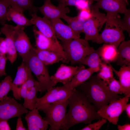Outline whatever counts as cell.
<instances>
[{
  "label": "cell",
  "mask_w": 130,
  "mask_h": 130,
  "mask_svg": "<svg viewBox=\"0 0 130 130\" xmlns=\"http://www.w3.org/2000/svg\"><path fill=\"white\" fill-rule=\"evenodd\" d=\"M69 109L60 130H67L77 124L91 123L102 118L84 94L76 88L68 99Z\"/></svg>",
  "instance_id": "1"
},
{
  "label": "cell",
  "mask_w": 130,
  "mask_h": 130,
  "mask_svg": "<svg viewBox=\"0 0 130 130\" xmlns=\"http://www.w3.org/2000/svg\"><path fill=\"white\" fill-rule=\"evenodd\" d=\"M76 88L84 94L97 111L111 102L123 97L111 91L107 84L97 75H92Z\"/></svg>",
  "instance_id": "2"
},
{
  "label": "cell",
  "mask_w": 130,
  "mask_h": 130,
  "mask_svg": "<svg viewBox=\"0 0 130 130\" xmlns=\"http://www.w3.org/2000/svg\"><path fill=\"white\" fill-rule=\"evenodd\" d=\"M88 41L80 38L61 41L66 57L64 63H70L72 65L79 64L94 51L95 49L90 46Z\"/></svg>",
  "instance_id": "3"
},
{
  "label": "cell",
  "mask_w": 130,
  "mask_h": 130,
  "mask_svg": "<svg viewBox=\"0 0 130 130\" xmlns=\"http://www.w3.org/2000/svg\"><path fill=\"white\" fill-rule=\"evenodd\" d=\"M104 28L99 34L95 42L98 44L104 43L113 45L117 48L125 37L124 31L119 23L120 16L119 14L111 15L107 14Z\"/></svg>",
  "instance_id": "4"
},
{
  "label": "cell",
  "mask_w": 130,
  "mask_h": 130,
  "mask_svg": "<svg viewBox=\"0 0 130 130\" xmlns=\"http://www.w3.org/2000/svg\"><path fill=\"white\" fill-rule=\"evenodd\" d=\"M68 105V99L46 104L37 109L45 113V116L44 119L50 125L49 130L60 129L66 117V108Z\"/></svg>",
  "instance_id": "5"
},
{
  "label": "cell",
  "mask_w": 130,
  "mask_h": 130,
  "mask_svg": "<svg viewBox=\"0 0 130 130\" xmlns=\"http://www.w3.org/2000/svg\"><path fill=\"white\" fill-rule=\"evenodd\" d=\"M22 61L36 77L40 88V94L54 86L46 66L38 58L33 47Z\"/></svg>",
  "instance_id": "6"
},
{
  "label": "cell",
  "mask_w": 130,
  "mask_h": 130,
  "mask_svg": "<svg viewBox=\"0 0 130 130\" xmlns=\"http://www.w3.org/2000/svg\"><path fill=\"white\" fill-rule=\"evenodd\" d=\"M91 15L85 22L83 27L84 39L95 42L99 32L106 20V15L100 12L99 9L91 5Z\"/></svg>",
  "instance_id": "7"
},
{
  "label": "cell",
  "mask_w": 130,
  "mask_h": 130,
  "mask_svg": "<svg viewBox=\"0 0 130 130\" xmlns=\"http://www.w3.org/2000/svg\"><path fill=\"white\" fill-rule=\"evenodd\" d=\"M130 96H125L114 100L97 111L102 118L106 119L113 124H117L119 117L125 110Z\"/></svg>",
  "instance_id": "8"
},
{
  "label": "cell",
  "mask_w": 130,
  "mask_h": 130,
  "mask_svg": "<svg viewBox=\"0 0 130 130\" xmlns=\"http://www.w3.org/2000/svg\"><path fill=\"white\" fill-rule=\"evenodd\" d=\"M74 89H70L64 85L51 87L47 90V92L43 96L37 98L34 108L38 109L46 104L67 100L73 92Z\"/></svg>",
  "instance_id": "9"
},
{
  "label": "cell",
  "mask_w": 130,
  "mask_h": 130,
  "mask_svg": "<svg viewBox=\"0 0 130 130\" xmlns=\"http://www.w3.org/2000/svg\"><path fill=\"white\" fill-rule=\"evenodd\" d=\"M29 111L14 98L7 96L0 101V120L21 116Z\"/></svg>",
  "instance_id": "10"
},
{
  "label": "cell",
  "mask_w": 130,
  "mask_h": 130,
  "mask_svg": "<svg viewBox=\"0 0 130 130\" xmlns=\"http://www.w3.org/2000/svg\"><path fill=\"white\" fill-rule=\"evenodd\" d=\"M25 26L17 25L14 26L13 37L17 52L22 58H26L33 47L29 38L24 31Z\"/></svg>",
  "instance_id": "11"
},
{
  "label": "cell",
  "mask_w": 130,
  "mask_h": 130,
  "mask_svg": "<svg viewBox=\"0 0 130 130\" xmlns=\"http://www.w3.org/2000/svg\"><path fill=\"white\" fill-rule=\"evenodd\" d=\"M32 30L35 39L36 48L56 52L63 57L64 59L63 62L64 63L66 59L65 56L62 45L59 42L46 37L41 33L35 26L33 27Z\"/></svg>",
  "instance_id": "12"
},
{
  "label": "cell",
  "mask_w": 130,
  "mask_h": 130,
  "mask_svg": "<svg viewBox=\"0 0 130 130\" xmlns=\"http://www.w3.org/2000/svg\"><path fill=\"white\" fill-rule=\"evenodd\" d=\"M80 64L76 66L61 65L54 74L50 77L53 86L58 83L65 85L69 82L80 70L85 68L83 65Z\"/></svg>",
  "instance_id": "13"
},
{
  "label": "cell",
  "mask_w": 130,
  "mask_h": 130,
  "mask_svg": "<svg viewBox=\"0 0 130 130\" xmlns=\"http://www.w3.org/2000/svg\"><path fill=\"white\" fill-rule=\"evenodd\" d=\"M127 0H100L93 5L105 11L107 14L116 15L124 14L127 10Z\"/></svg>",
  "instance_id": "14"
},
{
  "label": "cell",
  "mask_w": 130,
  "mask_h": 130,
  "mask_svg": "<svg viewBox=\"0 0 130 130\" xmlns=\"http://www.w3.org/2000/svg\"><path fill=\"white\" fill-rule=\"evenodd\" d=\"M37 8L43 15L44 17L49 20L60 19L70 12L68 7L58 5L56 6L49 0H45L43 6Z\"/></svg>",
  "instance_id": "15"
},
{
  "label": "cell",
  "mask_w": 130,
  "mask_h": 130,
  "mask_svg": "<svg viewBox=\"0 0 130 130\" xmlns=\"http://www.w3.org/2000/svg\"><path fill=\"white\" fill-rule=\"evenodd\" d=\"M32 72L27 66L23 62L18 67L15 78L12 82V90L15 98L20 100L21 98L20 94L22 86L27 80Z\"/></svg>",
  "instance_id": "16"
},
{
  "label": "cell",
  "mask_w": 130,
  "mask_h": 130,
  "mask_svg": "<svg viewBox=\"0 0 130 130\" xmlns=\"http://www.w3.org/2000/svg\"><path fill=\"white\" fill-rule=\"evenodd\" d=\"M50 20L57 38L61 41L80 38V35L76 33L68 25L64 24L60 19Z\"/></svg>",
  "instance_id": "17"
},
{
  "label": "cell",
  "mask_w": 130,
  "mask_h": 130,
  "mask_svg": "<svg viewBox=\"0 0 130 130\" xmlns=\"http://www.w3.org/2000/svg\"><path fill=\"white\" fill-rule=\"evenodd\" d=\"M13 26L5 24L1 28L0 32L6 37V57L10 63L13 64L16 60L17 56L16 50L13 38Z\"/></svg>",
  "instance_id": "18"
},
{
  "label": "cell",
  "mask_w": 130,
  "mask_h": 130,
  "mask_svg": "<svg viewBox=\"0 0 130 130\" xmlns=\"http://www.w3.org/2000/svg\"><path fill=\"white\" fill-rule=\"evenodd\" d=\"M30 20L32 24L46 37L56 41H58L54 32L50 20L38 16L37 14L32 15Z\"/></svg>",
  "instance_id": "19"
},
{
  "label": "cell",
  "mask_w": 130,
  "mask_h": 130,
  "mask_svg": "<svg viewBox=\"0 0 130 130\" xmlns=\"http://www.w3.org/2000/svg\"><path fill=\"white\" fill-rule=\"evenodd\" d=\"M39 110L34 108L26 114L25 118L29 130H46L48 125L39 114Z\"/></svg>",
  "instance_id": "20"
},
{
  "label": "cell",
  "mask_w": 130,
  "mask_h": 130,
  "mask_svg": "<svg viewBox=\"0 0 130 130\" xmlns=\"http://www.w3.org/2000/svg\"><path fill=\"white\" fill-rule=\"evenodd\" d=\"M100 68H85L80 70L67 84L64 85L71 89H73L87 80L95 72H98Z\"/></svg>",
  "instance_id": "21"
},
{
  "label": "cell",
  "mask_w": 130,
  "mask_h": 130,
  "mask_svg": "<svg viewBox=\"0 0 130 130\" xmlns=\"http://www.w3.org/2000/svg\"><path fill=\"white\" fill-rule=\"evenodd\" d=\"M22 10L18 7L11 6L8 8L6 15L7 20L12 21L17 25L28 26L32 25L30 20L27 19Z\"/></svg>",
  "instance_id": "22"
},
{
  "label": "cell",
  "mask_w": 130,
  "mask_h": 130,
  "mask_svg": "<svg viewBox=\"0 0 130 130\" xmlns=\"http://www.w3.org/2000/svg\"><path fill=\"white\" fill-rule=\"evenodd\" d=\"M110 64L113 71L119 78L124 90V95L130 96V66H122L119 71H117Z\"/></svg>",
  "instance_id": "23"
},
{
  "label": "cell",
  "mask_w": 130,
  "mask_h": 130,
  "mask_svg": "<svg viewBox=\"0 0 130 130\" xmlns=\"http://www.w3.org/2000/svg\"><path fill=\"white\" fill-rule=\"evenodd\" d=\"M33 48L38 58L46 66L52 65L60 61L63 62L64 60L61 55L55 52Z\"/></svg>",
  "instance_id": "24"
},
{
  "label": "cell",
  "mask_w": 130,
  "mask_h": 130,
  "mask_svg": "<svg viewBox=\"0 0 130 130\" xmlns=\"http://www.w3.org/2000/svg\"><path fill=\"white\" fill-rule=\"evenodd\" d=\"M118 54L115 61L121 66H130V40L122 42L117 48Z\"/></svg>",
  "instance_id": "25"
},
{
  "label": "cell",
  "mask_w": 130,
  "mask_h": 130,
  "mask_svg": "<svg viewBox=\"0 0 130 130\" xmlns=\"http://www.w3.org/2000/svg\"><path fill=\"white\" fill-rule=\"evenodd\" d=\"M100 58L104 62L108 64L115 62L118 54L117 48L115 46L104 43L99 48Z\"/></svg>",
  "instance_id": "26"
},
{
  "label": "cell",
  "mask_w": 130,
  "mask_h": 130,
  "mask_svg": "<svg viewBox=\"0 0 130 130\" xmlns=\"http://www.w3.org/2000/svg\"><path fill=\"white\" fill-rule=\"evenodd\" d=\"M102 62L98 48L86 56L79 64L87 65L90 68H100Z\"/></svg>",
  "instance_id": "27"
},
{
  "label": "cell",
  "mask_w": 130,
  "mask_h": 130,
  "mask_svg": "<svg viewBox=\"0 0 130 130\" xmlns=\"http://www.w3.org/2000/svg\"><path fill=\"white\" fill-rule=\"evenodd\" d=\"M40 91L39 84L33 87L30 89L24 99V102L23 105L25 108L30 110L34 108L37 98V93L38 91L40 92Z\"/></svg>",
  "instance_id": "28"
},
{
  "label": "cell",
  "mask_w": 130,
  "mask_h": 130,
  "mask_svg": "<svg viewBox=\"0 0 130 130\" xmlns=\"http://www.w3.org/2000/svg\"><path fill=\"white\" fill-rule=\"evenodd\" d=\"M65 21L68 25L77 34L80 35L83 32V27L85 20L80 18L78 16L71 17L66 15L62 18Z\"/></svg>",
  "instance_id": "29"
},
{
  "label": "cell",
  "mask_w": 130,
  "mask_h": 130,
  "mask_svg": "<svg viewBox=\"0 0 130 130\" xmlns=\"http://www.w3.org/2000/svg\"><path fill=\"white\" fill-rule=\"evenodd\" d=\"M58 3V5L64 7L75 6L80 10L89 7L91 4L90 0H54Z\"/></svg>",
  "instance_id": "30"
},
{
  "label": "cell",
  "mask_w": 130,
  "mask_h": 130,
  "mask_svg": "<svg viewBox=\"0 0 130 130\" xmlns=\"http://www.w3.org/2000/svg\"><path fill=\"white\" fill-rule=\"evenodd\" d=\"M110 64L108 63V65L105 63L102 62L100 67L99 72L97 75L107 84L114 77L113 71Z\"/></svg>",
  "instance_id": "31"
},
{
  "label": "cell",
  "mask_w": 130,
  "mask_h": 130,
  "mask_svg": "<svg viewBox=\"0 0 130 130\" xmlns=\"http://www.w3.org/2000/svg\"><path fill=\"white\" fill-rule=\"evenodd\" d=\"M12 80L11 76H7L0 83V101L5 99L11 90L12 87Z\"/></svg>",
  "instance_id": "32"
},
{
  "label": "cell",
  "mask_w": 130,
  "mask_h": 130,
  "mask_svg": "<svg viewBox=\"0 0 130 130\" xmlns=\"http://www.w3.org/2000/svg\"><path fill=\"white\" fill-rule=\"evenodd\" d=\"M10 0L15 2L16 6L23 12L27 10L29 12H31L35 9V6L33 5V0Z\"/></svg>",
  "instance_id": "33"
},
{
  "label": "cell",
  "mask_w": 130,
  "mask_h": 130,
  "mask_svg": "<svg viewBox=\"0 0 130 130\" xmlns=\"http://www.w3.org/2000/svg\"><path fill=\"white\" fill-rule=\"evenodd\" d=\"M109 90L117 94H124L123 88L119 81L116 80L114 77L107 84Z\"/></svg>",
  "instance_id": "34"
},
{
  "label": "cell",
  "mask_w": 130,
  "mask_h": 130,
  "mask_svg": "<svg viewBox=\"0 0 130 130\" xmlns=\"http://www.w3.org/2000/svg\"><path fill=\"white\" fill-rule=\"evenodd\" d=\"M124 18L121 19L120 17L119 19V25L123 30L125 31L128 33L130 36V10L127 9L124 14Z\"/></svg>",
  "instance_id": "35"
},
{
  "label": "cell",
  "mask_w": 130,
  "mask_h": 130,
  "mask_svg": "<svg viewBox=\"0 0 130 130\" xmlns=\"http://www.w3.org/2000/svg\"><path fill=\"white\" fill-rule=\"evenodd\" d=\"M10 6L6 0H0V23L2 25L4 24L7 20V9Z\"/></svg>",
  "instance_id": "36"
},
{
  "label": "cell",
  "mask_w": 130,
  "mask_h": 130,
  "mask_svg": "<svg viewBox=\"0 0 130 130\" xmlns=\"http://www.w3.org/2000/svg\"><path fill=\"white\" fill-rule=\"evenodd\" d=\"M107 120L102 118L97 122L93 124H89L80 130H98L107 122Z\"/></svg>",
  "instance_id": "37"
},
{
  "label": "cell",
  "mask_w": 130,
  "mask_h": 130,
  "mask_svg": "<svg viewBox=\"0 0 130 130\" xmlns=\"http://www.w3.org/2000/svg\"><path fill=\"white\" fill-rule=\"evenodd\" d=\"M7 59L6 55L0 54V77L6 75L5 69Z\"/></svg>",
  "instance_id": "38"
},
{
  "label": "cell",
  "mask_w": 130,
  "mask_h": 130,
  "mask_svg": "<svg viewBox=\"0 0 130 130\" xmlns=\"http://www.w3.org/2000/svg\"><path fill=\"white\" fill-rule=\"evenodd\" d=\"M91 15L90 6L80 10L78 16L80 18L86 21L89 19Z\"/></svg>",
  "instance_id": "39"
},
{
  "label": "cell",
  "mask_w": 130,
  "mask_h": 130,
  "mask_svg": "<svg viewBox=\"0 0 130 130\" xmlns=\"http://www.w3.org/2000/svg\"><path fill=\"white\" fill-rule=\"evenodd\" d=\"M7 53L5 38H0V54L6 55Z\"/></svg>",
  "instance_id": "40"
},
{
  "label": "cell",
  "mask_w": 130,
  "mask_h": 130,
  "mask_svg": "<svg viewBox=\"0 0 130 130\" xmlns=\"http://www.w3.org/2000/svg\"><path fill=\"white\" fill-rule=\"evenodd\" d=\"M8 121L6 120H0V130H11Z\"/></svg>",
  "instance_id": "41"
},
{
  "label": "cell",
  "mask_w": 130,
  "mask_h": 130,
  "mask_svg": "<svg viewBox=\"0 0 130 130\" xmlns=\"http://www.w3.org/2000/svg\"><path fill=\"white\" fill-rule=\"evenodd\" d=\"M17 119L16 127V130H27L24 126L22 120L21 116L18 117Z\"/></svg>",
  "instance_id": "42"
},
{
  "label": "cell",
  "mask_w": 130,
  "mask_h": 130,
  "mask_svg": "<svg viewBox=\"0 0 130 130\" xmlns=\"http://www.w3.org/2000/svg\"><path fill=\"white\" fill-rule=\"evenodd\" d=\"M117 129L119 130H130V124H127L123 125H118Z\"/></svg>",
  "instance_id": "43"
},
{
  "label": "cell",
  "mask_w": 130,
  "mask_h": 130,
  "mask_svg": "<svg viewBox=\"0 0 130 130\" xmlns=\"http://www.w3.org/2000/svg\"><path fill=\"white\" fill-rule=\"evenodd\" d=\"M125 110L127 115L128 118H130V104H127L125 107Z\"/></svg>",
  "instance_id": "44"
},
{
  "label": "cell",
  "mask_w": 130,
  "mask_h": 130,
  "mask_svg": "<svg viewBox=\"0 0 130 130\" xmlns=\"http://www.w3.org/2000/svg\"><path fill=\"white\" fill-rule=\"evenodd\" d=\"M100 0H90L92 4L93 2L94 1H98Z\"/></svg>",
  "instance_id": "45"
},
{
  "label": "cell",
  "mask_w": 130,
  "mask_h": 130,
  "mask_svg": "<svg viewBox=\"0 0 130 130\" xmlns=\"http://www.w3.org/2000/svg\"><path fill=\"white\" fill-rule=\"evenodd\" d=\"M1 32L0 31V35L1 34Z\"/></svg>",
  "instance_id": "46"
},
{
  "label": "cell",
  "mask_w": 130,
  "mask_h": 130,
  "mask_svg": "<svg viewBox=\"0 0 130 130\" xmlns=\"http://www.w3.org/2000/svg\"></svg>",
  "instance_id": "47"
},
{
  "label": "cell",
  "mask_w": 130,
  "mask_h": 130,
  "mask_svg": "<svg viewBox=\"0 0 130 130\" xmlns=\"http://www.w3.org/2000/svg\"></svg>",
  "instance_id": "48"
}]
</instances>
